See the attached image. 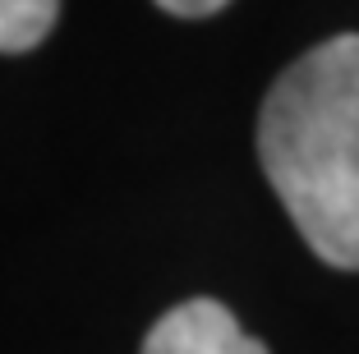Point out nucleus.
I'll use <instances>...</instances> for the list:
<instances>
[{"instance_id": "f257e3e1", "label": "nucleus", "mask_w": 359, "mask_h": 354, "mask_svg": "<svg viewBox=\"0 0 359 354\" xmlns=\"http://www.w3.org/2000/svg\"><path fill=\"white\" fill-rule=\"evenodd\" d=\"M258 156L309 249L359 271V32L304 51L272 83Z\"/></svg>"}, {"instance_id": "f03ea898", "label": "nucleus", "mask_w": 359, "mask_h": 354, "mask_svg": "<svg viewBox=\"0 0 359 354\" xmlns=\"http://www.w3.org/2000/svg\"><path fill=\"white\" fill-rule=\"evenodd\" d=\"M138 354H272V350L244 332L226 304L184 299L152 322Z\"/></svg>"}, {"instance_id": "20e7f679", "label": "nucleus", "mask_w": 359, "mask_h": 354, "mask_svg": "<svg viewBox=\"0 0 359 354\" xmlns=\"http://www.w3.org/2000/svg\"><path fill=\"white\" fill-rule=\"evenodd\" d=\"M166 14H180V19H208V14L226 10L231 0H157Z\"/></svg>"}, {"instance_id": "7ed1b4c3", "label": "nucleus", "mask_w": 359, "mask_h": 354, "mask_svg": "<svg viewBox=\"0 0 359 354\" xmlns=\"http://www.w3.org/2000/svg\"><path fill=\"white\" fill-rule=\"evenodd\" d=\"M60 19V0H0V51L19 55L46 42Z\"/></svg>"}]
</instances>
